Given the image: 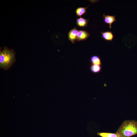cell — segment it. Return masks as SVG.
<instances>
[{"label": "cell", "mask_w": 137, "mask_h": 137, "mask_svg": "<svg viewBox=\"0 0 137 137\" xmlns=\"http://www.w3.org/2000/svg\"><path fill=\"white\" fill-rule=\"evenodd\" d=\"M15 52L13 49L5 47L0 52V67L7 70L11 67L15 61Z\"/></svg>", "instance_id": "1"}, {"label": "cell", "mask_w": 137, "mask_h": 137, "mask_svg": "<svg viewBox=\"0 0 137 137\" xmlns=\"http://www.w3.org/2000/svg\"><path fill=\"white\" fill-rule=\"evenodd\" d=\"M78 31L76 28H74L71 30L68 34L69 40L72 43H74L76 41Z\"/></svg>", "instance_id": "4"}, {"label": "cell", "mask_w": 137, "mask_h": 137, "mask_svg": "<svg viewBox=\"0 0 137 137\" xmlns=\"http://www.w3.org/2000/svg\"><path fill=\"white\" fill-rule=\"evenodd\" d=\"M102 38L104 40L112 41L114 38V35L113 33L110 31L101 32H100Z\"/></svg>", "instance_id": "6"}, {"label": "cell", "mask_w": 137, "mask_h": 137, "mask_svg": "<svg viewBox=\"0 0 137 137\" xmlns=\"http://www.w3.org/2000/svg\"><path fill=\"white\" fill-rule=\"evenodd\" d=\"M90 36V34L87 31L84 30L78 31L77 41H80L86 40Z\"/></svg>", "instance_id": "5"}, {"label": "cell", "mask_w": 137, "mask_h": 137, "mask_svg": "<svg viewBox=\"0 0 137 137\" xmlns=\"http://www.w3.org/2000/svg\"><path fill=\"white\" fill-rule=\"evenodd\" d=\"M116 132L123 137H130L137 134V121L134 120L124 121Z\"/></svg>", "instance_id": "2"}, {"label": "cell", "mask_w": 137, "mask_h": 137, "mask_svg": "<svg viewBox=\"0 0 137 137\" xmlns=\"http://www.w3.org/2000/svg\"><path fill=\"white\" fill-rule=\"evenodd\" d=\"M89 19L80 17L76 19V24L79 27H84L87 26Z\"/></svg>", "instance_id": "7"}, {"label": "cell", "mask_w": 137, "mask_h": 137, "mask_svg": "<svg viewBox=\"0 0 137 137\" xmlns=\"http://www.w3.org/2000/svg\"><path fill=\"white\" fill-rule=\"evenodd\" d=\"M104 18V22L105 23L108 24L109 26V28H112V24L116 21L115 19V16L110 15L104 14L103 15Z\"/></svg>", "instance_id": "3"}, {"label": "cell", "mask_w": 137, "mask_h": 137, "mask_svg": "<svg viewBox=\"0 0 137 137\" xmlns=\"http://www.w3.org/2000/svg\"><path fill=\"white\" fill-rule=\"evenodd\" d=\"M88 7H79L77 8L75 10L76 15L78 16H80L87 12V9Z\"/></svg>", "instance_id": "10"}, {"label": "cell", "mask_w": 137, "mask_h": 137, "mask_svg": "<svg viewBox=\"0 0 137 137\" xmlns=\"http://www.w3.org/2000/svg\"><path fill=\"white\" fill-rule=\"evenodd\" d=\"M101 66L100 65L92 64L90 67V70L92 72L94 73H97L101 70Z\"/></svg>", "instance_id": "11"}, {"label": "cell", "mask_w": 137, "mask_h": 137, "mask_svg": "<svg viewBox=\"0 0 137 137\" xmlns=\"http://www.w3.org/2000/svg\"><path fill=\"white\" fill-rule=\"evenodd\" d=\"M90 61L93 64L101 65V62L99 57L97 55L92 56L90 59Z\"/></svg>", "instance_id": "9"}, {"label": "cell", "mask_w": 137, "mask_h": 137, "mask_svg": "<svg viewBox=\"0 0 137 137\" xmlns=\"http://www.w3.org/2000/svg\"><path fill=\"white\" fill-rule=\"evenodd\" d=\"M97 134L101 137H123L118 133L108 132H98Z\"/></svg>", "instance_id": "8"}]
</instances>
